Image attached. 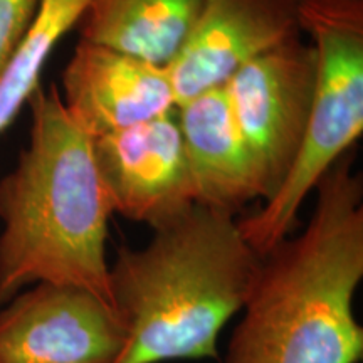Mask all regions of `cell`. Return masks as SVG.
Here are the masks:
<instances>
[{
    "label": "cell",
    "mask_w": 363,
    "mask_h": 363,
    "mask_svg": "<svg viewBox=\"0 0 363 363\" xmlns=\"http://www.w3.org/2000/svg\"><path fill=\"white\" fill-rule=\"evenodd\" d=\"M296 238L261 256L222 363H358L353 299L363 278V180L353 152L316 184Z\"/></svg>",
    "instance_id": "6da1fadb"
},
{
    "label": "cell",
    "mask_w": 363,
    "mask_h": 363,
    "mask_svg": "<svg viewBox=\"0 0 363 363\" xmlns=\"http://www.w3.org/2000/svg\"><path fill=\"white\" fill-rule=\"evenodd\" d=\"M27 106L29 140L0 179V306L38 283L88 289L111 305L113 208L93 138L72 120L56 86H39Z\"/></svg>",
    "instance_id": "7a4b0ae2"
},
{
    "label": "cell",
    "mask_w": 363,
    "mask_h": 363,
    "mask_svg": "<svg viewBox=\"0 0 363 363\" xmlns=\"http://www.w3.org/2000/svg\"><path fill=\"white\" fill-rule=\"evenodd\" d=\"M259 262L235 216L201 203L155 227L142 249L120 247L110 296L126 340L115 363L217 360Z\"/></svg>",
    "instance_id": "3957f363"
},
{
    "label": "cell",
    "mask_w": 363,
    "mask_h": 363,
    "mask_svg": "<svg viewBox=\"0 0 363 363\" xmlns=\"http://www.w3.org/2000/svg\"><path fill=\"white\" fill-rule=\"evenodd\" d=\"M299 29L316 51L315 96L305 138L281 187L259 211L239 219L259 256L289 238L308 195L363 133V0H301Z\"/></svg>",
    "instance_id": "277c9868"
},
{
    "label": "cell",
    "mask_w": 363,
    "mask_h": 363,
    "mask_svg": "<svg viewBox=\"0 0 363 363\" xmlns=\"http://www.w3.org/2000/svg\"><path fill=\"white\" fill-rule=\"evenodd\" d=\"M316 51L301 35L249 61L225 86L262 190L272 197L291 169L310 120Z\"/></svg>",
    "instance_id": "5b68a950"
},
{
    "label": "cell",
    "mask_w": 363,
    "mask_h": 363,
    "mask_svg": "<svg viewBox=\"0 0 363 363\" xmlns=\"http://www.w3.org/2000/svg\"><path fill=\"white\" fill-rule=\"evenodd\" d=\"M125 340L110 303L76 286L38 283L0 306V363H115Z\"/></svg>",
    "instance_id": "8992f818"
},
{
    "label": "cell",
    "mask_w": 363,
    "mask_h": 363,
    "mask_svg": "<svg viewBox=\"0 0 363 363\" xmlns=\"http://www.w3.org/2000/svg\"><path fill=\"white\" fill-rule=\"evenodd\" d=\"M175 110L93 138L113 214L155 229L197 203Z\"/></svg>",
    "instance_id": "52a82bcc"
},
{
    "label": "cell",
    "mask_w": 363,
    "mask_h": 363,
    "mask_svg": "<svg viewBox=\"0 0 363 363\" xmlns=\"http://www.w3.org/2000/svg\"><path fill=\"white\" fill-rule=\"evenodd\" d=\"M301 0H203L167 66L177 106L224 86L240 67L298 35Z\"/></svg>",
    "instance_id": "ba28073f"
},
{
    "label": "cell",
    "mask_w": 363,
    "mask_h": 363,
    "mask_svg": "<svg viewBox=\"0 0 363 363\" xmlns=\"http://www.w3.org/2000/svg\"><path fill=\"white\" fill-rule=\"evenodd\" d=\"M62 103L91 138L177 108L169 69L79 39L62 72Z\"/></svg>",
    "instance_id": "9c48e42d"
},
{
    "label": "cell",
    "mask_w": 363,
    "mask_h": 363,
    "mask_svg": "<svg viewBox=\"0 0 363 363\" xmlns=\"http://www.w3.org/2000/svg\"><path fill=\"white\" fill-rule=\"evenodd\" d=\"M195 202L238 214L262 199L256 167L235 121L225 86L207 89L177 106Z\"/></svg>",
    "instance_id": "30bf717a"
},
{
    "label": "cell",
    "mask_w": 363,
    "mask_h": 363,
    "mask_svg": "<svg viewBox=\"0 0 363 363\" xmlns=\"http://www.w3.org/2000/svg\"><path fill=\"white\" fill-rule=\"evenodd\" d=\"M203 0H89L81 39L169 66L185 43Z\"/></svg>",
    "instance_id": "8fae6325"
},
{
    "label": "cell",
    "mask_w": 363,
    "mask_h": 363,
    "mask_svg": "<svg viewBox=\"0 0 363 363\" xmlns=\"http://www.w3.org/2000/svg\"><path fill=\"white\" fill-rule=\"evenodd\" d=\"M88 4L89 0H40L33 24L0 71V135L39 88L52 51L79 24Z\"/></svg>",
    "instance_id": "7c38bea8"
},
{
    "label": "cell",
    "mask_w": 363,
    "mask_h": 363,
    "mask_svg": "<svg viewBox=\"0 0 363 363\" xmlns=\"http://www.w3.org/2000/svg\"><path fill=\"white\" fill-rule=\"evenodd\" d=\"M40 0H0V71L33 24Z\"/></svg>",
    "instance_id": "4fadbf2b"
}]
</instances>
